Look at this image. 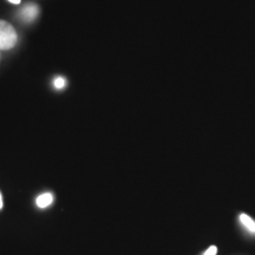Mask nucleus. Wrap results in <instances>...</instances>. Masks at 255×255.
I'll return each mask as SVG.
<instances>
[{"mask_svg": "<svg viewBox=\"0 0 255 255\" xmlns=\"http://www.w3.org/2000/svg\"><path fill=\"white\" fill-rule=\"evenodd\" d=\"M239 220H240L241 225L244 226L245 229H247V231L252 233V234H255V221L253 219L250 218V216L246 214H241Z\"/></svg>", "mask_w": 255, "mask_h": 255, "instance_id": "nucleus-3", "label": "nucleus"}, {"mask_svg": "<svg viewBox=\"0 0 255 255\" xmlns=\"http://www.w3.org/2000/svg\"><path fill=\"white\" fill-rule=\"evenodd\" d=\"M216 253H218V248H216L215 246H212L205 252V254L203 255H216Z\"/></svg>", "mask_w": 255, "mask_h": 255, "instance_id": "nucleus-6", "label": "nucleus"}, {"mask_svg": "<svg viewBox=\"0 0 255 255\" xmlns=\"http://www.w3.org/2000/svg\"><path fill=\"white\" fill-rule=\"evenodd\" d=\"M18 34L15 28L6 20L0 19V50H11L17 45Z\"/></svg>", "mask_w": 255, "mask_h": 255, "instance_id": "nucleus-1", "label": "nucleus"}, {"mask_svg": "<svg viewBox=\"0 0 255 255\" xmlns=\"http://www.w3.org/2000/svg\"><path fill=\"white\" fill-rule=\"evenodd\" d=\"M9 2H12V4H15V5H18V4H20V1L21 0H8Z\"/></svg>", "mask_w": 255, "mask_h": 255, "instance_id": "nucleus-7", "label": "nucleus"}, {"mask_svg": "<svg viewBox=\"0 0 255 255\" xmlns=\"http://www.w3.org/2000/svg\"><path fill=\"white\" fill-rule=\"evenodd\" d=\"M36 202L39 208H46V207H49L53 202V195L51 193L41 194V195L37 197Z\"/></svg>", "mask_w": 255, "mask_h": 255, "instance_id": "nucleus-4", "label": "nucleus"}, {"mask_svg": "<svg viewBox=\"0 0 255 255\" xmlns=\"http://www.w3.org/2000/svg\"><path fill=\"white\" fill-rule=\"evenodd\" d=\"M2 208V196H1V193H0V209Z\"/></svg>", "mask_w": 255, "mask_h": 255, "instance_id": "nucleus-8", "label": "nucleus"}, {"mask_svg": "<svg viewBox=\"0 0 255 255\" xmlns=\"http://www.w3.org/2000/svg\"><path fill=\"white\" fill-rule=\"evenodd\" d=\"M39 15V6L36 4H27L21 8V11L19 12V17L25 23H32L33 20H36Z\"/></svg>", "mask_w": 255, "mask_h": 255, "instance_id": "nucleus-2", "label": "nucleus"}, {"mask_svg": "<svg viewBox=\"0 0 255 255\" xmlns=\"http://www.w3.org/2000/svg\"><path fill=\"white\" fill-rule=\"evenodd\" d=\"M65 84H66V82L63 77H58L55 79V88L56 89H63L64 87H65Z\"/></svg>", "mask_w": 255, "mask_h": 255, "instance_id": "nucleus-5", "label": "nucleus"}]
</instances>
